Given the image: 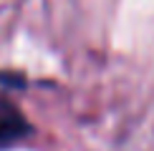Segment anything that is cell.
Masks as SVG:
<instances>
[{"instance_id": "cell-1", "label": "cell", "mask_w": 154, "mask_h": 151, "mask_svg": "<svg viewBox=\"0 0 154 151\" xmlns=\"http://www.w3.org/2000/svg\"><path fill=\"white\" fill-rule=\"evenodd\" d=\"M28 134H30L28 118L20 113V108L15 103H10L8 98L0 96V151L15 146Z\"/></svg>"}]
</instances>
